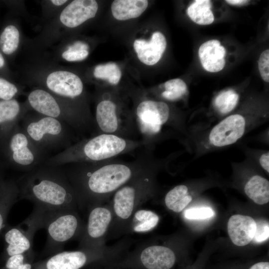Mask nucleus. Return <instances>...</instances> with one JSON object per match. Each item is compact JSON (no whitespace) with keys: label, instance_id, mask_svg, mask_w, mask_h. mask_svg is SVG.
<instances>
[{"label":"nucleus","instance_id":"obj_29","mask_svg":"<svg viewBox=\"0 0 269 269\" xmlns=\"http://www.w3.org/2000/svg\"><path fill=\"white\" fill-rule=\"evenodd\" d=\"M19 41V33L12 25L7 26L0 36V48L6 55L13 53L17 48Z\"/></svg>","mask_w":269,"mask_h":269},{"label":"nucleus","instance_id":"obj_43","mask_svg":"<svg viewBox=\"0 0 269 269\" xmlns=\"http://www.w3.org/2000/svg\"><path fill=\"white\" fill-rule=\"evenodd\" d=\"M4 64V59L1 53L0 52V68L2 67Z\"/></svg>","mask_w":269,"mask_h":269},{"label":"nucleus","instance_id":"obj_6","mask_svg":"<svg viewBox=\"0 0 269 269\" xmlns=\"http://www.w3.org/2000/svg\"><path fill=\"white\" fill-rule=\"evenodd\" d=\"M22 122L25 133L45 154L50 150H63L79 140L67 124L55 118L41 115L25 118Z\"/></svg>","mask_w":269,"mask_h":269},{"label":"nucleus","instance_id":"obj_28","mask_svg":"<svg viewBox=\"0 0 269 269\" xmlns=\"http://www.w3.org/2000/svg\"><path fill=\"white\" fill-rule=\"evenodd\" d=\"M164 90L161 96L165 100L176 101L182 99L187 95L186 84L181 79L175 78L166 81L164 84Z\"/></svg>","mask_w":269,"mask_h":269},{"label":"nucleus","instance_id":"obj_40","mask_svg":"<svg viewBox=\"0 0 269 269\" xmlns=\"http://www.w3.org/2000/svg\"><path fill=\"white\" fill-rule=\"evenodd\" d=\"M51 2L56 6H60L63 5L66 3L67 0H51Z\"/></svg>","mask_w":269,"mask_h":269},{"label":"nucleus","instance_id":"obj_35","mask_svg":"<svg viewBox=\"0 0 269 269\" xmlns=\"http://www.w3.org/2000/svg\"><path fill=\"white\" fill-rule=\"evenodd\" d=\"M89 52L87 50H68L64 51L62 56L63 59L68 61H78L86 59L88 56Z\"/></svg>","mask_w":269,"mask_h":269},{"label":"nucleus","instance_id":"obj_10","mask_svg":"<svg viewBox=\"0 0 269 269\" xmlns=\"http://www.w3.org/2000/svg\"><path fill=\"white\" fill-rule=\"evenodd\" d=\"M10 158L23 171L29 172L44 163V153L31 141L21 127L17 124L8 141Z\"/></svg>","mask_w":269,"mask_h":269},{"label":"nucleus","instance_id":"obj_31","mask_svg":"<svg viewBox=\"0 0 269 269\" xmlns=\"http://www.w3.org/2000/svg\"><path fill=\"white\" fill-rule=\"evenodd\" d=\"M184 215L189 220H205L214 216L215 212L209 207L194 208L186 210Z\"/></svg>","mask_w":269,"mask_h":269},{"label":"nucleus","instance_id":"obj_15","mask_svg":"<svg viewBox=\"0 0 269 269\" xmlns=\"http://www.w3.org/2000/svg\"><path fill=\"white\" fill-rule=\"evenodd\" d=\"M98 4L95 0H75L66 6L60 15L65 26L73 28L95 16Z\"/></svg>","mask_w":269,"mask_h":269},{"label":"nucleus","instance_id":"obj_38","mask_svg":"<svg viewBox=\"0 0 269 269\" xmlns=\"http://www.w3.org/2000/svg\"><path fill=\"white\" fill-rule=\"evenodd\" d=\"M89 49L88 45L82 41H77L74 43L72 45H70L68 48V50H87Z\"/></svg>","mask_w":269,"mask_h":269},{"label":"nucleus","instance_id":"obj_32","mask_svg":"<svg viewBox=\"0 0 269 269\" xmlns=\"http://www.w3.org/2000/svg\"><path fill=\"white\" fill-rule=\"evenodd\" d=\"M18 92L17 87L6 80L0 78V99L2 100H9Z\"/></svg>","mask_w":269,"mask_h":269},{"label":"nucleus","instance_id":"obj_3","mask_svg":"<svg viewBox=\"0 0 269 269\" xmlns=\"http://www.w3.org/2000/svg\"><path fill=\"white\" fill-rule=\"evenodd\" d=\"M143 146L140 139H131L109 134H97L78 140L46 159L43 164L58 166L72 163L100 162L116 158Z\"/></svg>","mask_w":269,"mask_h":269},{"label":"nucleus","instance_id":"obj_14","mask_svg":"<svg viewBox=\"0 0 269 269\" xmlns=\"http://www.w3.org/2000/svg\"><path fill=\"white\" fill-rule=\"evenodd\" d=\"M46 84L51 92L67 99L74 100L80 97L83 92L81 79L69 71H56L49 74Z\"/></svg>","mask_w":269,"mask_h":269},{"label":"nucleus","instance_id":"obj_17","mask_svg":"<svg viewBox=\"0 0 269 269\" xmlns=\"http://www.w3.org/2000/svg\"><path fill=\"white\" fill-rule=\"evenodd\" d=\"M92 250L60 252L38 267V269H80L92 256Z\"/></svg>","mask_w":269,"mask_h":269},{"label":"nucleus","instance_id":"obj_1","mask_svg":"<svg viewBox=\"0 0 269 269\" xmlns=\"http://www.w3.org/2000/svg\"><path fill=\"white\" fill-rule=\"evenodd\" d=\"M144 148L134 160L113 158L95 162L61 166L74 189L79 203H95L109 197L135 176L160 161Z\"/></svg>","mask_w":269,"mask_h":269},{"label":"nucleus","instance_id":"obj_42","mask_svg":"<svg viewBox=\"0 0 269 269\" xmlns=\"http://www.w3.org/2000/svg\"><path fill=\"white\" fill-rule=\"evenodd\" d=\"M3 213L0 211V231L4 226Z\"/></svg>","mask_w":269,"mask_h":269},{"label":"nucleus","instance_id":"obj_30","mask_svg":"<svg viewBox=\"0 0 269 269\" xmlns=\"http://www.w3.org/2000/svg\"><path fill=\"white\" fill-rule=\"evenodd\" d=\"M94 76L97 79L108 80L111 84L117 85L122 77V72L115 63L109 62L96 66Z\"/></svg>","mask_w":269,"mask_h":269},{"label":"nucleus","instance_id":"obj_18","mask_svg":"<svg viewBox=\"0 0 269 269\" xmlns=\"http://www.w3.org/2000/svg\"><path fill=\"white\" fill-rule=\"evenodd\" d=\"M176 258L170 248L162 246H151L141 252L139 261L146 269H171Z\"/></svg>","mask_w":269,"mask_h":269},{"label":"nucleus","instance_id":"obj_21","mask_svg":"<svg viewBox=\"0 0 269 269\" xmlns=\"http://www.w3.org/2000/svg\"><path fill=\"white\" fill-rule=\"evenodd\" d=\"M146 0H115L111 4L115 18L126 20L139 16L148 6Z\"/></svg>","mask_w":269,"mask_h":269},{"label":"nucleus","instance_id":"obj_20","mask_svg":"<svg viewBox=\"0 0 269 269\" xmlns=\"http://www.w3.org/2000/svg\"><path fill=\"white\" fill-rule=\"evenodd\" d=\"M226 51L216 39L208 40L199 47L198 55L203 67L210 72H217L222 70L225 65L224 57Z\"/></svg>","mask_w":269,"mask_h":269},{"label":"nucleus","instance_id":"obj_23","mask_svg":"<svg viewBox=\"0 0 269 269\" xmlns=\"http://www.w3.org/2000/svg\"><path fill=\"white\" fill-rule=\"evenodd\" d=\"M188 187L184 184L177 185L166 194L164 202L170 210L178 213L182 211L192 201Z\"/></svg>","mask_w":269,"mask_h":269},{"label":"nucleus","instance_id":"obj_34","mask_svg":"<svg viewBox=\"0 0 269 269\" xmlns=\"http://www.w3.org/2000/svg\"><path fill=\"white\" fill-rule=\"evenodd\" d=\"M269 237V223L264 220H260L256 223V232L253 239L254 241L261 243L268 239Z\"/></svg>","mask_w":269,"mask_h":269},{"label":"nucleus","instance_id":"obj_33","mask_svg":"<svg viewBox=\"0 0 269 269\" xmlns=\"http://www.w3.org/2000/svg\"><path fill=\"white\" fill-rule=\"evenodd\" d=\"M258 67L262 79L266 82H269V50L266 49L261 54Z\"/></svg>","mask_w":269,"mask_h":269},{"label":"nucleus","instance_id":"obj_2","mask_svg":"<svg viewBox=\"0 0 269 269\" xmlns=\"http://www.w3.org/2000/svg\"><path fill=\"white\" fill-rule=\"evenodd\" d=\"M19 194L43 211L74 209L77 194L61 166L40 165L21 176Z\"/></svg>","mask_w":269,"mask_h":269},{"label":"nucleus","instance_id":"obj_24","mask_svg":"<svg viewBox=\"0 0 269 269\" xmlns=\"http://www.w3.org/2000/svg\"><path fill=\"white\" fill-rule=\"evenodd\" d=\"M210 0H196L187 9V14L190 19L200 25H209L214 20V16L211 10Z\"/></svg>","mask_w":269,"mask_h":269},{"label":"nucleus","instance_id":"obj_26","mask_svg":"<svg viewBox=\"0 0 269 269\" xmlns=\"http://www.w3.org/2000/svg\"><path fill=\"white\" fill-rule=\"evenodd\" d=\"M239 95L234 90L229 89L220 93L215 98L214 106L221 115L230 113L236 107Z\"/></svg>","mask_w":269,"mask_h":269},{"label":"nucleus","instance_id":"obj_22","mask_svg":"<svg viewBox=\"0 0 269 269\" xmlns=\"http://www.w3.org/2000/svg\"><path fill=\"white\" fill-rule=\"evenodd\" d=\"M244 191L256 204L263 205L269 201V182L259 175H253L249 179L245 185Z\"/></svg>","mask_w":269,"mask_h":269},{"label":"nucleus","instance_id":"obj_8","mask_svg":"<svg viewBox=\"0 0 269 269\" xmlns=\"http://www.w3.org/2000/svg\"><path fill=\"white\" fill-rule=\"evenodd\" d=\"M121 110L120 105L111 99V95H103L96 106L93 134H109L131 139H139L133 114Z\"/></svg>","mask_w":269,"mask_h":269},{"label":"nucleus","instance_id":"obj_19","mask_svg":"<svg viewBox=\"0 0 269 269\" xmlns=\"http://www.w3.org/2000/svg\"><path fill=\"white\" fill-rule=\"evenodd\" d=\"M256 222L249 216L234 215L229 219L227 229L232 242L236 246H244L254 239Z\"/></svg>","mask_w":269,"mask_h":269},{"label":"nucleus","instance_id":"obj_7","mask_svg":"<svg viewBox=\"0 0 269 269\" xmlns=\"http://www.w3.org/2000/svg\"><path fill=\"white\" fill-rule=\"evenodd\" d=\"M35 208L39 212L41 228L47 232L45 252H60L67 242L81 232V223L74 209L43 211Z\"/></svg>","mask_w":269,"mask_h":269},{"label":"nucleus","instance_id":"obj_5","mask_svg":"<svg viewBox=\"0 0 269 269\" xmlns=\"http://www.w3.org/2000/svg\"><path fill=\"white\" fill-rule=\"evenodd\" d=\"M267 119V114L251 111L229 115L198 136L196 153L200 156L231 145Z\"/></svg>","mask_w":269,"mask_h":269},{"label":"nucleus","instance_id":"obj_12","mask_svg":"<svg viewBox=\"0 0 269 269\" xmlns=\"http://www.w3.org/2000/svg\"><path fill=\"white\" fill-rule=\"evenodd\" d=\"M27 99L30 106L38 114L56 119L68 125L73 122L72 112L64 109L50 92L36 89L29 94Z\"/></svg>","mask_w":269,"mask_h":269},{"label":"nucleus","instance_id":"obj_41","mask_svg":"<svg viewBox=\"0 0 269 269\" xmlns=\"http://www.w3.org/2000/svg\"><path fill=\"white\" fill-rule=\"evenodd\" d=\"M32 266L29 263H23L18 269H31Z\"/></svg>","mask_w":269,"mask_h":269},{"label":"nucleus","instance_id":"obj_39","mask_svg":"<svg viewBox=\"0 0 269 269\" xmlns=\"http://www.w3.org/2000/svg\"><path fill=\"white\" fill-rule=\"evenodd\" d=\"M225 1L230 4L240 5L245 4L248 3L249 1L245 0H227Z\"/></svg>","mask_w":269,"mask_h":269},{"label":"nucleus","instance_id":"obj_36","mask_svg":"<svg viewBox=\"0 0 269 269\" xmlns=\"http://www.w3.org/2000/svg\"><path fill=\"white\" fill-rule=\"evenodd\" d=\"M27 254L16 255L9 257L5 264V269H18L25 263V255Z\"/></svg>","mask_w":269,"mask_h":269},{"label":"nucleus","instance_id":"obj_25","mask_svg":"<svg viewBox=\"0 0 269 269\" xmlns=\"http://www.w3.org/2000/svg\"><path fill=\"white\" fill-rule=\"evenodd\" d=\"M20 118H23V113L18 101L15 99L0 101V126H15Z\"/></svg>","mask_w":269,"mask_h":269},{"label":"nucleus","instance_id":"obj_11","mask_svg":"<svg viewBox=\"0 0 269 269\" xmlns=\"http://www.w3.org/2000/svg\"><path fill=\"white\" fill-rule=\"evenodd\" d=\"M41 228L38 211L34 209L31 214L16 227L9 229L5 234L7 246L6 249L9 257L26 254L32 250L35 232Z\"/></svg>","mask_w":269,"mask_h":269},{"label":"nucleus","instance_id":"obj_13","mask_svg":"<svg viewBox=\"0 0 269 269\" xmlns=\"http://www.w3.org/2000/svg\"><path fill=\"white\" fill-rule=\"evenodd\" d=\"M111 211L106 207L97 206L90 212L87 226L82 237L81 245L92 250L105 235L112 220Z\"/></svg>","mask_w":269,"mask_h":269},{"label":"nucleus","instance_id":"obj_27","mask_svg":"<svg viewBox=\"0 0 269 269\" xmlns=\"http://www.w3.org/2000/svg\"><path fill=\"white\" fill-rule=\"evenodd\" d=\"M159 219L158 216L151 211L139 210L134 215V231L137 233L150 231L157 225Z\"/></svg>","mask_w":269,"mask_h":269},{"label":"nucleus","instance_id":"obj_9","mask_svg":"<svg viewBox=\"0 0 269 269\" xmlns=\"http://www.w3.org/2000/svg\"><path fill=\"white\" fill-rule=\"evenodd\" d=\"M162 166L158 163L141 172L117 190L113 197V204L116 216L126 220L132 215L138 201L147 198L152 193L154 174Z\"/></svg>","mask_w":269,"mask_h":269},{"label":"nucleus","instance_id":"obj_4","mask_svg":"<svg viewBox=\"0 0 269 269\" xmlns=\"http://www.w3.org/2000/svg\"><path fill=\"white\" fill-rule=\"evenodd\" d=\"M133 116L144 147L153 151L155 144L175 132L187 134L186 122L174 115L165 102L146 99L137 105Z\"/></svg>","mask_w":269,"mask_h":269},{"label":"nucleus","instance_id":"obj_37","mask_svg":"<svg viewBox=\"0 0 269 269\" xmlns=\"http://www.w3.org/2000/svg\"><path fill=\"white\" fill-rule=\"evenodd\" d=\"M269 151H266L263 152L259 156L258 162L261 167L266 172H269Z\"/></svg>","mask_w":269,"mask_h":269},{"label":"nucleus","instance_id":"obj_16","mask_svg":"<svg viewBox=\"0 0 269 269\" xmlns=\"http://www.w3.org/2000/svg\"><path fill=\"white\" fill-rule=\"evenodd\" d=\"M166 45L165 37L159 31L153 32L149 41L137 39L134 42V48L138 59L149 66L154 65L159 61Z\"/></svg>","mask_w":269,"mask_h":269}]
</instances>
